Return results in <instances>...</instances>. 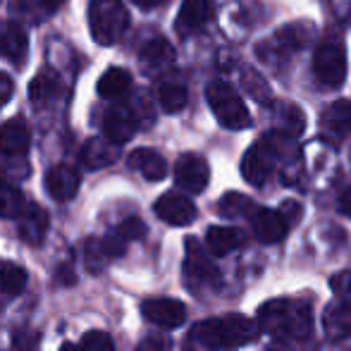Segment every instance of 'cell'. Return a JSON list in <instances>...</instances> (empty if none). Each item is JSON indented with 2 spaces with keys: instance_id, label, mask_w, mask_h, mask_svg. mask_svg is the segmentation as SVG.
<instances>
[{
  "instance_id": "obj_1",
  "label": "cell",
  "mask_w": 351,
  "mask_h": 351,
  "mask_svg": "<svg viewBox=\"0 0 351 351\" xmlns=\"http://www.w3.org/2000/svg\"><path fill=\"white\" fill-rule=\"evenodd\" d=\"M258 328L280 342H306L313 335V313L291 299H270L258 308Z\"/></svg>"
},
{
  "instance_id": "obj_2",
  "label": "cell",
  "mask_w": 351,
  "mask_h": 351,
  "mask_svg": "<svg viewBox=\"0 0 351 351\" xmlns=\"http://www.w3.org/2000/svg\"><path fill=\"white\" fill-rule=\"evenodd\" d=\"M258 332V325L246 315H225V318H210L199 323L191 337L210 351H234L254 342Z\"/></svg>"
},
{
  "instance_id": "obj_3",
  "label": "cell",
  "mask_w": 351,
  "mask_h": 351,
  "mask_svg": "<svg viewBox=\"0 0 351 351\" xmlns=\"http://www.w3.org/2000/svg\"><path fill=\"white\" fill-rule=\"evenodd\" d=\"M130 27V14L122 0H91L88 3V29L101 46H112Z\"/></svg>"
},
{
  "instance_id": "obj_4",
  "label": "cell",
  "mask_w": 351,
  "mask_h": 351,
  "mask_svg": "<svg viewBox=\"0 0 351 351\" xmlns=\"http://www.w3.org/2000/svg\"><path fill=\"white\" fill-rule=\"evenodd\" d=\"M206 98L213 115L217 117L222 127L227 130H246L251 125V115L246 110L241 96L227 82H213L206 88Z\"/></svg>"
},
{
  "instance_id": "obj_5",
  "label": "cell",
  "mask_w": 351,
  "mask_h": 351,
  "mask_svg": "<svg viewBox=\"0 0 351 351\" xmlns=\"http://www.w3.org/2000/svg\"><path fill=\"white\" fill-rule=\"evenodd\" d=\"M313 74L323 86L337 88L347 79V51L342 41H325L313 53Z\"/></svg>"
},
{
  "instance_id": "obj_6",
  "label": "cell",
  "mask_w": 351,
  "mask_h": 351,
  "mask_svg": "<svg viewBox=\"0 0 351 351\" xmlns=\"http://www.w3.org/2000/svg\"><path fill=\"white\" fill-rule=\"evenodd\" d=\"M210 170L208 162L196 153H184L177 158L175 162V182L180 189L189 191V194H201L208 186Z\"/></svg>"
},
{
  "instance_id": "obj_7",
  "label": "cell",
  "mask_w": 351,
  "mask_h": 351,
  "mask_svg": "<svg viewBox=\"0 0 351 351\" xmlns=\"http://www.w3.org/2000/svg\"><path fill=\"white\" fill-rule=\"evenodd\" d=\"M184 273L191 285H217L220 282V270L213 263L208 251L196 239H186V258H184Z\"/></svg>"
},
{
  "instance_id": "obj_8",
  "label": "cell",
  "mask_w": 351,
  "mask_h": 351,
  "mask_svg": "<svg viewBox=\"0 0 351 351\" xmlns=\"http://www.w3.org/2000/svg\"><path fill=\"white\" fill-rule=\"evenodd\" d=\"M153 210H156V215L160 217L162 222H167V225H172V227H186L196 220L194 201L184 194H177V191L162 194L160 199L156 201Z\"/></svg>"
},
{
  "instance_id": "obj_9",
  "label": "cell",
  "mask_w": 351,
  "mask_h": 351,
  "mask_svg": "<svg viewBox=\"0 0 351 351\" xmlns=\"http://www.w3.org/2000/svg\"><path fill=\"white\" fill-rule=\"evenodd\" d=\"M275 170V151L268 143H256L246 151L244 160H241V175L249 184L263 186L270 180Z\"/></svg>"
},
{
  "instance_id": "obj_10",
  "label": "cell",
  "mask_w": 351,
  "mask_h": 351,
  "mask_svg": "<svg viewBox=\"0 0 351 351\" xmlns=\"http://www.w3.org/2000/svg\"><path fill=\"white\" fill-rule=\"evenodd\" d=\"M141 313L148 323L158 325V328L172 330V328H180L186 320V306L177 299H165V296H162V299L143 301Z\"/></svg>"
},
{
  "instance_id": "obj_11",
  "label": "cell",
  "mask_w": 351,
  "mask_h": 351,
  "mask_svg": "<svg viewBox=\"0 0 351 351\" xmlns=\"http://www.w3.org/2000/svg\"><path fill=\"white\" fill-rule=\"evenodd\" d=\"M139 130V120H136L134 110L127 106H115L106 112L103 117V132H106L108 141L112 146H120V143H127L132 136Z\"/></svg>"
},
{
  "instance_id": "obj_12",
  "label": "cell",
  "mask_w": 351,
  "mask_h": 351,
  "mask_svg": "<svg viewBox=\"0 0 351 351\" xmlns=\"http://www.w3.org/2000/svg\"><path fill=\"white\" fill-rule=\"evenodd\" d=\"M127 244L122 239H117L115 234H108L103 239H88L86 246H84V263L91 273H98V270L106 268L110 261L120 258L125 254Z\"/></svg>"
},
{
  "instance_id": "obj_13",
  "label": "cell",
  "mask_w": 351,
  "mask_h": 351,
  "mask_svg": "<svg viewBox=\"0 0 351 351\" xmlns=\"http://www.w3.org/2000/svg\"><path fill=\"white\" fill-rule=\"evenodd\" d=\"M249 222H251V230H254L256 239L263 241V244H278V241L285 239L287 230H289V227L285 225V220L280 217L278 210L258 208V206L251 208Z\"/></svg>"
},
{
  "instance_id": "obj_14",
  "label": "cell",
  "mask_w": 351,
  "mask_h": 351,
  "mask_svg": "<svg viewBox=\"0 0 351 351\" xmlns=\"http://www.w3.org/2000/svg\"><path fill=\"white\" fill-rule=\"evenodd\" d=\"M79 186H82V177H79V170L72 165H56L48 170L46 175V189L51 194V199L60 201H72L77 196Z\"/></svg>"
},
{
  "instance_id": "obj_15",
  "label": "cell",
  "mask_w": 351,
  "mask_h": 351,
  "mask_svg": "<svg viewBox=\"0 0 351 351\" xmlns=\"http://www.w3.org/2000/svg\"><path fill=\"white\" fill-rule=\"evenodd\" d=\"M32 143V132H29L27 120L12 117L0 127V153L10 158H22L29 151Z\"/></svg>"
},
{
  "instance_id": "obj_16",
  "label": "cell",
  "mask_w": 351,
  "mask_h": 351,
  "mask_svg": "<svg viewBox=\"0 0 351 351\" xmlns=\"http://www.w3.org/2000/svg\"><path fill=\"white\" fill-rule=\"evenodd\" d=\"M65 93V84H62L60 74L53 70H43L29 84V98H32L34 106L43 108V106H53L58 103Z\"/></svg>"
},
{
  "instance_id": "obj_17",
  "label": "cell",
  "mask_w": 351,
  "mask_h": 351,
  "mask_svg": "<svg viewBox=\"0 0 351 351\" xmlns=\"http://www.w3.org/2000/svg\"><path fill=\"white\" fill-rule=\"evenodd\" d=\"M29 38L22 27L14 22H0V58L12 65H22L27 60Z\"/></svg>"
},
{
  "instance_id": "obj_18",
  "label": "cell",
  "mask_w": 351,
  "mask_h": 351,
  "mask_svg": "<svg viewBox=\"0 0 351 351\" xmlns=\"http://www.w3.org/2000/svg\"><path fill=\"white\" fill-rule=\"evenodd\" d=\"M48 225H51V217H48L46 208H41L38 204H27V208L19 215V237L27 244L36 246L46 239Z\"/></svg>"
},
{
  "instance_id": "obj_19",
  "label": "cell",
  "mask_w": 351,
  "mask_h": 351,
  "mask_svg": "<svg viewBox=\"0 0 351 351\" xmlns=\"http://www.w3.org/2000/svg\"><path fill=\"white\" fill-rule=\"evenodd\" d=\"M323 328L325 335L335 342L351 337V304L347 301H332L325 306L323 313Z\"/></svg>"
},
{
  "instance_id": "obj_20",
  "label": "cell",
  "mask_w": 351,
  "mask_h": 351,
  "mask_svg": "<svg viewBox=\"0 0 351 351\" xmlns=\"http://www.w3.org/2000/svg\"><path fill=\"white\" fill-rule=\"evenodd\" d=\"M127 162H130L132 170H136L148 182H160L167 175L165 158L158 151H153V148H136V151L130 153Z\"/></svg>"
},
{
  "instance_id": "obj_21",
  "label": "cell",
  "mask_w": 351,
  "mask_h": 351,
  "mask_svg": "<svg viewBox=\"0 0 351 351\" xmlns=\"http://www.w3.org/2000/svg\"><path fill=\"white\" fill-rule=\"evenodd\" d=\"M213 17V5L210 0H182L180 17H177V29L180 32H196V29L206 27Z\"/></svg>"
},
{
  "instance_id": "obj_22",
  "label": "cell",
  "mask_w": 351,
  "mask_h": 351,
  "mask_svg": "<svg viewBox=\"0 0 351 351\" xmlns=\"http://www.w3.org/2000/svg\"><path fill=\"white\" fill-rule=\"evenodd\" d=\"M132 88V74L122 67H110L101 79H98V96L106 98V101H120L130 93Z\"/></svg>"
},
{
  "instance_id": "obj_23",
  "label": "cell",
  "mask_w": 351,
  "mask_h": 351,
  "mask_svg": "<svg viewBox=\"0 0 351 351\" xmlns=\"http://www.w3.org/2000/svg\"><path fill=\"white\" fill-rule=\"evenodd\" d=\"M244 244V234L234 227H210L206 232V249L213 256H227Z\"/></svg>"
},
{
  "instance_id": "obj_24",
  "label": "cell",
  "mask_w": 351,
  "mask_h": 351,
  "mask_svg": "<svg viewBox=\"0 0 351 351\" xmlns=\"http://www.w3.org/2000/svg\"><path fill=\"white\" fill-rule=\"evenodd\" d=\"M117 158V148L106 139H88L82 148V165L88 170H101L112 165Z\"/></svg>"
},
{
  "instance_id": "obj_25",
  "label": "cell",
  "mask_w": 351,
  "mask_h": 351,
  "mask_svg": "<svg viewBox=\"0 0 351 351\" xmlns=\"http://www.w3.org/2000/svg\"><path fill=\"white\" fill-rule=\"evenodd\" d=\"M172 60H175V53L165 38H153L141 48V62L148 70H162V67L172 65Z\"/></svg>"
},
{
  "instance_id": "obj_26",
  "label": "cell",
  "mask_w": 351,
  "mask_h": 351,
  "mask_svg": "<svg viewBox=\"0 0 351 351\" xmlns=\"http://www.w3.org/2000/svg\"><path fill=\"white\" fill-rule=\"evenodd\" d=\"M27 287V270L12 261H0V294L17 296Z\"/></svg>"
},
{
  "instance_id": "obj_27",
  "label": "cell",
  "mask_w": 351,
  "mask_h": 351,
  "mask_svg": "<svg viewBox=\"0 0 351 351\" xmlns=\"http://www.w3.org/2000/svg\"><path fill=\"white\" fill-rule=\"evenodd\" d=\"M24 208H27V199L22 191L0 177V217L12 220V217L22 215Z\"/></svg>"
},
{
  "instance_id": "obj_28",
  "label": "cell",
  "mask_w": 351,
  "mask_h": 351,
  "mask_svg": "<svg viewBox=\"0 0 351 351\" xmlns=\"http://www.w3.org/2000/svg\"><path fill=\"white\" fill-rule=\"evenodd\" d=\"M325 130L332 132L335 136H344L351 132V103L337 101L325 112Z\"/></svg>"
},
{
  "instance_id": "obj_29",
  "label": "cell",
  "mask_w": 351,
  "mask_h": 351,
  "mask_svg": "<svg viewBox=\"0 0 351 351\" xmlns=\"http://www.w3.org/2000/svg\"><path fill=\"white\" fill-rule=\"evenodd\" d=\"M158 101H160L165 112H180L186 106V101H189V93L180 84H162L158 88Z\"/></svg>"
},
{
  "instance_id": "obj_30",
  "label": "cell",
  "mask_w": 351,
  "mask_h": 351,
  "mask_svg": "<svg viewBox=\"0 0 351 351\" xmlns=\"http://www.w3.org/2000/svg\"><path fill=\"white\" fill-rule=\"evenodd\" d=\"M220 213L225 217H241V215H246L249 217V213H251V208H254V204H251L246 196H241V194H227V196H222V201H220Z\"/></svg>"
},
{
  "instance_id": "obj_31",
  "label": "cell",
  "mask_w": 351,
  "mask_h": 351,
  "mask_svg": "<svg viewBox=\"0 0 351 351\" xmlns=\"http://www.w3.org/2000/svg\"><path fill=\"white\" fill-rule=\"evenodd\" d=\"M112 234H115L117 239L125 241V244H130V241H134V239H143L146 225H143V220H139V217H127L125 222L117 225V230L112 232Z\"/></svg>"
},
{
  "instance_id": "obj_32",
  "label": "cell",
  "mask_w": 351,
  "mask_h": 351,
  "mask_svg": "<svg viewBox=\"0 0 351 351\" xmlns=\"http://www.w3.org/2000/svg\"><path fill=\"white\" fill-rule=\"evenodd\" d=\"M304 127H306V117H304V112H301V108L287 106L285 110H282V130H285L287 134L299 136L301 132H304Z\"/></svg>"
},
{
  "instance_id": "obj_33",
  "label": "cell",
  "mask_w": 351,
  "mask_h": 351,
  "mask_svg": "<svg viewBox=\"0 0 351 351\" xmlns=\"http://www.w3.org/2000/svg\"><path fill=\"white\" fill-rule=\"evenodd\" d=\"M79 351H112L110 335L98 332V330L86 332V335H84V339H82V347H79Z\"/></svg>"
},
{
  "instance_id": "obj_34",
  "label": "cell",
  "mask_w": 351,
  "mask_h": 351,
  "mask_svg": "<svg viewBox=\"0 0 351 351\" xmlns=\"http://www.w3.org/2000/svg\"><path fill=\"white\" fill-rule=\"evenodd\" d=\"M330 289L335 291V296L339 301L351 304V270H342V273L332 275L330 278Z\"/></svg>"
},
{
  "instance_id": "obj_35",
  "label": "cell",
  "mask_w": 351,
  "mask_h": 351,
  "mask_svg": "<svg viewBox=\"0 0 351 351\" xmlns=\"http://www.w3.org/2000/svg\"><path fill=\"white\" fill-rule=\"evenodd\" d=\"M244 86L249 88L251 96H254L258 103H261V101L265 103V101H268V98H270V88H268V84H265L263 79L256 77L254 70H249V72L244 74Z\"/></svg>"
},
{
  "instance_id": "obj_36",
  "label": "cell",
  "mask_w": 351,
  "mask_h": 351,
  "mask_svg": "<svg viewBox=\"0 0 351 351\" xmlns=\"http://www.w3.org/2000/svg\"><path fill=\"white\" fill-rule=\"evenodd\" d=\"M170 349H172V342L165 335H151V337L141 339L139 347H136V351H170Z\"/></svg>"
},
{
  "instance_id": "obj_37",
  "label": "cell",
  "mask_w": 351,
  "mask_h": 351,
  "mask_svg": "<svg viewBox=\"0 0 351 351\" xmlns=\"http://www.w3.org/2000/svg\"><path fill=\"white\" fill-rule=\"evenodd\" d=\"M38 347V335L32 330H17L14 335V349L17 351H36Z\"/></svg>"
},
{
  "instance_id": "obj_38",
  "label": "cell",
  "mask_w": 351,
  "mask_h": 351,
  "mask_svg": "<svg viewBox=\"0 0 351 351\" xmlns=\"http://www.w3.org/2000/svg\"><path fill=\"white\" fill-rule=\"evenodd\" d=\"M278 213H280L282 220H285V225L291 227L294 222L301 220V213H304V208H301V204H296V201H285Z\"/></svg>"
},
{
  "instance_id": "obj_39",
  "label": "cell",
  "mask_w": 351,
  "mask_h": 351,
  "mask_svg": "<svg viewBox=\"0 0 351 351\" xmlns=\"http://www.w3.org/2000/svg\"><path fill=\"white\" fill-rule=\"evenodd\" d=\"M12 91H14L12 79H10L5 72H0V108H3L5 103L10 101V98H12Z\"/></svg>"
},
{
  "instance_id": "obj_40",
  "label": "cell",
  "mask_w": 351,
  "mask_h": 351,
  "mask_svg": "<svg viewBox=\"0 0 351 351\" xmlns=\"http://www.w3.org/2000/svg\"><path fill=\"white\" fill-rule=\"evenodd\" d=\"M58 280H60L62 285H74V282H77V278L72 275L70 265H62V268H58Z\"/></svg>"
},
{
  "instance_id": "obj_41",
  "label": "cell",
  "mask_w": 351,
  "mask_h": 351,
  "mask_svg": "<svg viewBox=\"0 0 351 351\" xmlns=\"http://www.w3.org/2000/svg\"><path fill=\"white\" fill-rule=\"evenodd\" d=\"M339 210H342L347 217H351V186L342 194V199H339Z\"/></svg>"
},
{
  "instance_id": "obj_42",
  "label": "cell",
  "mask_w": 351,
  "mask_h": 351,
  "mask_svg": "<svg viewBox=\"0 0 351 351\" xmlns=\"http://www.w3.org/2000/svg\"><path fill=\"white\" fill-rule=\"evenodd\" d=\"M165 0H134V5L136 8H141V10H153V8H158V5H162Z\"/></svg>"
},
{
  "instance_id": "obj_43",
  "label": "cell",
  "mask_w": 351,
  "mask_h": 351,
  "mask_svg": "<svg viewBox=\"0 0 351 351\" xmlns=\"http://www.w3.org/2000/svg\"><path fill=\"white\" fill-rule=\"evenodd\" d=\"M265 351H296L289 342H273Z\"/></svg>"
},
{
  "instance_id": "obj_44",
  "label": "cell",
  "mask_w": 351,
  "mask_h": 351,
  "mask_svg": "<svg viewBox=\"0 0 351 351\" xmlns=\"http://www.w3.org/2000/svg\"><path fill=\"white\" fill-rule=\"evenodd\" d=\"M65 3H67V0H41V5L46 10H58L60 5H65Z\"/></svg>"
},
{
  "instance_id": "obj_45",
  "label": "cell",
  "mask_w": 351,
  "mask_h": 351,
  "mask_svg": "<svg viewBox=\"0 0 351 351\" xmlns=\"http://www.w3.org/2000/svg\"><path fill=\"white\" fill-rule=\"evenodd\" d=\"M60 351H79V347H74L72 342H65V344L60 347Z\"/></svg>"
}]
</instances>
